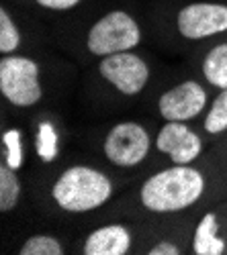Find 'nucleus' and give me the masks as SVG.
Returning <instances> with one entry per match:
<instances>
[{"instance_id":"nucleus-1","label":"nucleus","mask_w":227,"mask_h":255,"mask_svg":"<svg viewBox=\"0 0 227 255\" xmlns=\"http://www.w3.org/2000/svg\"><path fill=\"white\" fill-rule=\"evenodd\" d=\"M205 194V176L193 165L166 167L150 176L139 188V200L143 208L156 215L187 210Z\"/></svg>"},{"instance_id":"nucleus-2","label":"nucleus","mask_w":227,"mask_h":255,"mask_svg":"<svg viewBox=\"0 0 227 255\" xmlns=\"http://www.w3.org/2000/svg\"><path fill=\"white\" fill-rule=\"evenodd\" d=\"M51 196L61 210L82 215L105 206L111 200L113 182L92 165H72L53 182Z\"/></svg>"},{"instance_id":"nucleus-3","label":"nucleus","mask_w":227,"mask_h":255,"mask_svg":"<svg viewBox=\"0 0 227 255\" xmlns=\"http://www.w3.org/2000/svg\"><path fill=\"white\" fill-rule=\"evenodd\" d=\"M141 43L139 23L125 10H111L88 29L86 47L92 55L105 57L111 53L133 51Z\"/></svg>"},{"instance_id":"nucleus-4","label":"nucleus","mask_w":227,"mask_h":255,"mask_svg":"<svg viewBox=\"0 0 227 255\" xmlns=\"http://www.w3.org/2000/svg\"><path fill=\"white\" fill-rule=\"evenodd\" d=\"M0 94L18 109L35 106L43 96L37 61L23 55H4L0 59Z\"/></svg>"},{"instance_id":"nucleus-5","label":"nucleus","mask_w":227,"mask_h":255,"mask_svg":"<svg viewBox=\"0 0 227 255\" xmlns=\"http://www.w3.org/2000/svg\"><path fill=\"white\" fill-rule=\"evenodd\" d=\"M152 147V137L143 125L135 121H125L115 125L107 133L102 151L105 157L117 167H135L148 157Z\"/></svg>"},{"instance_id":"nucleus-6","label":"nucleus","mask_w":227,"mask_h":255,"mask_svg":"<svg viewBox=\"0 0 227 255\" xmlns=\"http://www.w3.org/2000/svg\"><path fill=\"white\" fill-rule=\"evenodd\" d=\"M98 72L123 96H137L150 80L148 63L133 51L105 55L98 63Z\"/></svg>"},{"instance_id":"nucleus-7","label":"nucleus","mask_w":227,"mask_h":255,"mask_svg":"<svg viewBox=\"0 0 227 255\" xmlns=\"http://www.w3.org/2000/svg\"><path fill=\"white\" fill-rule=\"evenodd\" d=\"M176 29L184 39H207L227 31V6L219 2H191L176 16Z\"/></svg>"},{"instance_id":"nucleus-8","label":"nucleus","mask_w":227,"mask_h":255,"mask_svg":"<svg viewBox=\"0 0 227 255\" xmlns=\"http://www.w3.org/2000/svg\"><path fill=\"white\" fill-rule=\"evenodd\" d=\"M207 106V90L199 82L184 80L158 100V111L164 121H191L197 119Z\"/></svg>"},{"instance_id":"nucleus-9","label":"nucleus","mask_w":227,"mask_h":255,"mask_svg":"<svg viewBox=\"0 0 227 255\" xmlns=\"http://www.w3.org/2000/svg\"><path fill=\"white\" fill-rule=\"evenodd\" d=\"M156 147L172 163L191 165L203 151V141L184 121H168L158 131Z\"/></svg>"},{"instance_id":"nucleus-10","label":"nucleus","mask_w":227,"mask_h":255,"mask_svg":"<svg viewBox=\"0 0 227 255\" xmlns=\"http://www.w3.org/2000/svg\"><path fill=\"white\" fill-rule=\"evenodd\" d=\"M131 249V231L123 225H105L94 229L84 241L86 255H125Z\"/></svg>"},{"instance_id":"nucleus-11","label":"nucleus","mask_w":227,"mask_h":255,"mask_svg":"<svg viewBox=\"0 0 227 255\" xmlns=\"http://www.w3.org/2000/svg\"><path fill=\"white\" fill-rule=\"evenodd\" d=\"M227 251V243L219 237V221L215 212H207L195 229L193 253L197 255H221Z\"/></svg>"},{"instance_id":"nucleus-12","label":"nucleus","mask_w":227,"mask_h":255,"mask_svg":"<svg viewBox=\"0 0 227 255\" xmlns=\"http://www.w3.org/2000/svg\"><path fill=\"white\" fill-rule=\"evenodd\" d=\"M203 76L211 86L227 88V43H219L203 59Z\"/></svg>"},{"instance_id":"nucleus-13","label":"nucleus","mask_w":227,"mask_h":255,"mask_svg":"<svg viewBox=\"0 0 227 255\" xmlns=\"http://www.w3.org/2000/svg\"><path fill=\"white\" fill-rule=\"evenodd\" d=\"M20 198V180L16 169H12L6 161L0 163V210L10 212Z\"/></svg>"},{"instance_id":"nucleus-14","label":"nucleus","mask_w":227,"mask_h":255,"mask_svg":"<svg viewBox=\"0 0 227 255\" xmlns=\"http://www.w3.org/2000/svg\"><path fill=\"white\" fill-rule=\"evenodd\" d=\"M203 127L209 135H219L227 131V88H223L213 100L207 117H205Z\"/></svg>"},{"instance_id":"nucleus-15","label":"nucleus","mask_w":227,"mask_h":255,"mask_svg":"<svg viewBox=\"0 0 227 255\" xmlns=\"http://www.w3.org/2000/svg\"><path fill=\"white\" fill-rule=\"evenodd\" d=\"M20 45V33L18 27L8 14V10L2 6L0 8V53L8 55L14 53Z\"/></svg>"},{"instance_id":"nucleus-16","label":"nucleus","mask_w":227,"mask_h":255,"mask_svg":"<svg viewBox=\"0 0 227 255\" xmlns=\"http://www.w3.org/2000/svg\"><path fill=\"white\" fill-rule=\"evenodd\" d=\"M20 255H61L64 245L51 235H33L18 249Z\"/></svg>"},{"instance_id":"nucleus-17","label":"nucleus","mask_w":227,"mask_h":255,"mask_svg":"<svg viewBox=\"0 0 227 255\" xmlns=\"http://www.w3.org/2000/svg\"><path fill=\"white\" fill-rule=\"evenodd\" d=\"M2 147H4V161L12 167L18 169L25 161L23 155V139H20L18 129H8L2 133Z\"/></svg>"},{"instance_id":"nucleus-18","label":"nucleus","mask_w":227,"mask_h":255,"mask_svg":"<svg viewBox=\"0 0 227 255\" xmlns=\"http://www.w3.org/2000/svg\"><path fill=\"white\" fill-rule=\"evenodd\" d=\"M37 153L43 161H53L57 153V133L51 123H41L39 125V135H37Z\"/></svg>"},{"instance_id":"nucleus-19","label":"nucleus","mask_w":227,"mask_h":255,"mask_svg":"<svg viewBox=\"0 0 227 255\" xmlns=\"http://www.w3.org/2000/svg\"><path fill=\"white\" fill-rule=\"evenodd\" d=\"M35 2L47 10H72L82 0H35Z\"/></svg>"},{"instance_id":"nucleus-20","label":"nucleus","mask_w":227,"mask_h":255,"mask_svg":"<svg viewBox=\"0 0 227 255\" xmlns=\"http://www.w3.org/2000/svg\"><path fill=\"white\" fill-rule=\"evenodd\" d=\"M150 255H180V247L170 241H160L150 247Z\"/></svg>"},{"instance_id":"nucleus-21","label":"nucleus","mask_w":227,"mask_h":255,"mask_svg":"<svg viewBox=\"0 0 227 255\" xmlns=\"http://www.w3.org/2000/svg\"><path fill=\"white\" fill-rule=\"evenodd\" d=\"M225 253H227V251H225Z\"/></svg>"}]
</instances>
